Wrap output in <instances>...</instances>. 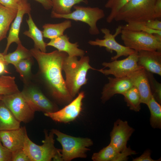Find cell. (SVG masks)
<instances>
[{"instance_id": "cell-32", "label": "cell", "mask_w": 161, "mask_h": 161, "mask_svg": "<svg viewBox=\"0 0 161 161\" xmlns=\"http://www.w3.org/2000/svg\"><path fill=\"white\" fill-rule=\"evenodd\" d=\"M146 72L152 95L155 100L161 104V84L156 80L153 73L147 71Z\"/></svg>"}, {"instance_id": "cell-10", "label": "cell", "mask_w": 161, "mask_h": 161, "mask_svg": "<svg viewBox=\"0 0 161 161\" xmlns=\"http://www.w3.org/2000/svg\"><path fill=\"white\" fill-rule=\"evenodd\" d=\"M122 30L121 25H119L117 28L115 33L112 34L109 29L102 28L100 31L104 35L103 39L97 38L95 40H90L88 43L91 45L105 47L110 52L115 51L116 54L111 58V61L117 60L122 56L127 57L135 51L120 44L116 41V37L120 34Z\"/></svg>"}, {"instance_id": "cell-21", "label": "cell", "mask_w": 161, "mask_h": 161, "mask_svg": "<svg viewBox=\"0 0 161 161\" xmlns=\"http://www.w3.org/2000/svg\"><path fill=\"white\" fill-rule=\"evenodd\" d=\"M20 122L14 116L3 102L0 100V131L19 128Z\"/></svg>"}, {"instance_id": "cell-7", "label": "cell", "mask_w": 161, "mask_h": 161, "mask_svg": "<svg viewBox=\"0 0 161 161\" xmlns=\"http://www.w3.org/2000/svg\"><path fill=\"white\" fill-rule=\"evenodd\" d=\"M44 139L41 145L36 144L26 135L23 149L31 161H50L61 149L55 146L54 134L51 130L44 131Z\"/></svg>"}, {"instance_id": "cell-43", "label": "cell", "mask_w": 161, "mask_h": 161, "mask_svg": "<svg viewBox=\"0 0 161 161\" xmlns=\"http://www.w3.org/2000/svg\"><path fill=\"white\" fill-rule=\"evenodd\" d=\"M2 97L3 96H0V100H2Z\"/></svg>"}, {"instance_id": "cell-4", "label": "cell", "mask_w": 161, "mask_h": 161, "mask_svg": "<svg viewBox=\"0 0 161 161\" xmlns=\"http://www.w3.org/2000/svg\"><path fill=\"white\" fill-rule=\"evenodd\" d=\"M62 146L61 154L63 160L70 161L78 158H86L89 147L93 145L88 138L75 137L63 133L55 129L51 130Z\"/></svg>"}, {"instance_id": "cell-33", "label": "cell", "mask_w": 161, "mask_h": 161, "mask_svg": "<svg viewBox=\"0 0 161 161\" xmlns=\"http://www.w3.org/2000/svg\"><path fill=\"white\" fill-rule=\"evenodd\" d=\"M32 64L31 58H30L20 61L15 65L14 66L20 76L24 78L30 75Z\"/></svg>"}, {"instance_id": "cell-24", "label": "cell", "mask_w": 161, "mask_h": 161, "mask_svg": "<svg viewBox=\"0 0 161 161\" xmlns=\"http://www.w3.org/2000/svg\"><path fill=\"white\" fill-rule=\"evenodd\" d=\"M32 57L30 50L24 47L21 43L17 44V47L14 51L4 55V58L7 65L11 64L14 66L20 61L31 58Z\"/></svg>"}, {"instance_id": "cell-23", "label": "cell", "mask_w": 161, "mask_h": 161, "mask_svg": "<svg viewBox=\"0 0 161 161\" xmlns=\"http://www.w3.org/2000/svg\"><path fill=\"white\" fill-rule=\"evenodd\" d=\"M72 26V22L69 19L58 24H45L42 26L43 36L50 39L56 38L63 35L65 31Z\"/></svg>"}, {"instance_id": "cell-40", "label": "cell", "mask_w": 161, "mask_h": 161, "mask_svg": "<svg viewBox=\"0 0 161 161\" xmlns=\"http://www.w3.org/2000/svg\"><path fill=\"white\" fill-rule=\"evenodd\" d=\"M41 4L46 10L52 9V4L51 0H34Z\"/></svg>"}, {"instance_id": "cell-12", "label": "cell", "mask_w": 161, "mask_h": 161, "mask_svg": "<svg viewBox=\"0 0 161 161\" xmlns=\"http://www.w3.org/2000/svg\"><path fill=\"white\" fill-rule=\"evenodd\" d=\"M32 108L35 112H52L58 110L57 106L40 90L34 87L26 88L21 92Z\"/></svg>"}, {"instance_id": "cell-28", "label": "cell", "mask_w": 161, "mask_h": 161, "mask_svg": "<svg viewBox=\"0 0 161 161\" xmlns=\"http://www.w3.org/2000/svg\"><path fill=\"white\" fill-rule=\"evenodd\" d=\"M119 152L109 143L98 152L94 153L92 159L94 161H116Z\"/></svg>"}, {"instance_id": "cell-34", "label": "cell", "mask_w": 161, "mask_h": 161, "mask_svg": "<svg viewBox=\"0 0 161 161\" xmlns=\"http://www.w3.org/2000/svg\"><path fill=\"white\" fill-rule=\"evenodd\" d=\"M12 152L4 146L0 140V161H12Z\"/></svg>"}, {"instance_id": "cell-42", "label": "cell", "mask_w": 161, "mask_h": 161, "mask_svg": "<svg viewBox=\"0 0 161 161\" xmlns=\"http://www.w3.org/2000/svg\"><path fill=\"white\" fill-rule=\"evenodd\" d=\"M4 55L3 53H0V61H3L5 63L4 58Z\"/></svg>"}, {"instance_id": "cell-16", "label": "cell", "mask_w": 161, "mask_h": 161, "mask_svg": "<svg viewBox=\"0 0 161 161\" xmlns=\"http://www.w3.org/2000/svg\"><path fill=\"white\" fill-rule=\"evenodd\" d=\"M27 134L26 127L0 131V140L3 145L12 152L23 148Z\"/></svg>"}, {"instance_id": "cell-29", "label": "cell", "mask_w": 161, "mask_h": 161, "mask_svg": "<svg viewBox=\"0 0 161 161\" xmlns=\"http://www.w3.org/2000/svg\"><path fill=\"white\" fill-rule=\"evenodd\" d=\"M15 78L10 76H0V96L12 94L18 92Z\"/></svg>"}, {"instance_id": "cell-15", "label": "cell", "mask_w": 161, "mask_h": 161, "mask_svg": "<svg viewBox=\"0 0 161 161\" xmlns=\"http://www.w3.org/2000/svg\"><path fill=\"white\" fill-rule=\"evenodd\" d=\"M109 82L103 86L101 93L102 102L105 103L116 94L122 95L132 87L129 78L127 76L121 78L108 77Z\"/></svg>"}, {"instance_id": "cell-26", "label": "cell", "mask_w": 161, "mask_h": 161, "mask_svg": "<svg viewBox=\"0 0 161 161\" xmlns=\"http://www.w3.org/2000/svg\"><path fill=\"white\" fill-rule=\"evenodd\" d=\"M52 7V11L58 14L66 15L71 13L72 7L76 4L83 2L87 4L86 0H51Z\"/></svg>"}, {"instance_id": "cell-19", "label": "cell", "mask_w": 161, "mask_h": 161, "mask_svg": "<svg viewBox=\"0 0 161 161\" xmlns=\"http://www.w3.org/2000/svg\"><path fill=\"white\" fill-rule=\"evenodd\" d=\"M69 37L66 34L50 39L47 43V46L53 47L59 52H64L69 56L82 57L84 56L85 51L78 48V42L72 43L69 41Z\"/></svg>"}, {"instance_id": "cell-3", "label": "cell", "mask_w": 161, "mask_h": 161, "mask_svg": "<svg viewBox=\"0 0 161 161\" xmlns=\"http://www.w3.org/2000/svg\"><path fill=\"white\" fill-rule=\"evenodd\" d=\"M156 0H131L120 10L114 20L129 23L155 19L154 8Z\"/></svg>"}, {"instance_id": "cell-20", "label": "cell", "mask_w": 161, "mask_h": 161, "mask_svg": "<svg viewBox=\"0 0 161 161\" xmlns=\"http://www.w3.org/2000/svg\"><path fill=\"white\" fill-rule=\"evenodd\" d=\"M26 20L29 29L24 32L23 34L31 38L34 43V48L43 52H46L47 43L44 41L42 31L39 30L34 22L30 13L28 14Z\"/></svg>"}, {"instance_id": "cell-35", "label": "cell", "mask_w": 161, "mask_h": 161, "mask_svg": "<svg viewBox=\"0 0 161 161\" xmlns=\"http://www.w3.org/2000/svg\"><path fill=\"white\" fill-rule=\"evenodd\" d=\"M12 161H31L23 148L12 152Z\"/></svg>"}, {"instance_id": "cell-27", "label": "cell", "mask_w": 161, "mask_h": 161, "mask_svg": "<svg viewBox=\"0 0 161 161\" xmlns=\"http://www.w3.org/2000/svg\"><path fill=\"white\" fill-rule=\"evenodd\" d=\"M130 109L136 112L141 109L140 96L137 89L133 86L122 94Z\"/></svg>"}, {"instance_id": "cell-41", "label": "cell", "mask_w": 161, "mask_h": 161, "mask_svg": "<svg viewBox=\"0 0 161 161\" xmlns=\"http://www.w3.org/2000/svg\"><path fill=\"white\" fill-rule=\"evenodd\" d=\"M6 65L4 62L0 61V75L9 73L6 67Z\"/></svg>"}, {"instance_id": "cell-11", "label": "cell", "mask_w": 161, "mask_h": 161, "mask_svg": "<svg viewBox=\"0 0 161 161\" xmlns=\"http://www.w3.org/2000/svg\"><path fill=\"white\" fill-rule=\"evenodd\" d=\"M84 93L81 92L74 100L62 109L52 112L44 113V115L53 121L66 123L75 120L82 110V101Z\"/></svg>"}, {"instance_id": "cell-18", "label": "cell", "mask_w": 161, "mask_h": 161, "mask_svg": "<svg viewBox=\"0 0 161 161\" xmlns=\"http://www.w3.org/2000/svg\"><path fill=\"white\" fill-rule=\"evenodd\" d=\"M137 64L147 71L161 76V51L141 50L138 52Z\"/></svg>"}, {"instance_id": "cell-36", "label": "cell", "mask_w": 161, "mask_h": 161, "mask_svg": "<svg viewBox=\"0 0 161 161\" xmlns=\"http://www.w3.org/2000/svg\"><path fill=\"white\" fill-rule=\"evenodd\" d=\"M145 24L150 29L161 31V21L157 19L148 20L145 22Z\"/></svg>"}, {"instance_id": "cell-38", "label": "cell", "mask_w": 161, "mask_h": 161, "mask_svg": "<svg viewBox=\"0 0 161 161\" xmlns=\"http://www.w3.org/2000/svg\"><path fill=\"white\" fill-rule=\"evenodd\" d=\"M20 0H0V4L10 8L18 9Z\"/></svg>"}, {"instance_id": "cell-6", "label": "cell", "mask_w": 161, "mask_h": 161, "mask_svg": "<svg viewBox=\"0 0 161 161\" xmlns=\"http://www.w3.org/2000/svg\"><path fill=\"white\" fill-rule=\"evenodd\" d=\"M73 7L75 10L66 15L58 14L52 11L51 17L82 21L89 26V32L91 35H97L99 34L100 32L97 23L105 17L103 10L98 7H86L76 5Z\"/></svg>"}, {"instance_id": "cell-39", "label": "cell", "mask_w": 161, "mask_h": 161, "mask_svg": "<svg viewBox=\"0 0 161 161\" xmlns=\"http://www.w3.org/2000/svg\"><path fill=\"white\" fill-rule=\"evenodd\" d=\"M154 10L156 19L161 18V0H157L155 4Z\"/></svg>"}, {"instance_id": "cell-25", "label": "cell", "mask_w": 161, "mask_h": 161, "mask_svg": "<svg viewBox=\"0 0 161 161\" xmlns=\"http://www.w3.org/2000/svg\"><path fill=\"white\" fill-rule=\"evenodd\" d=\"M146 105L150 113V124L154 129L161 128V106L154 99L153 95Z\"/></svg>"}, {"instance_id": "cell-2", "label": "cell", "mask_w": 161, "mask_h": 161, "mask_svg": "<svg viewBox=\"0 0 161 161\" xmlns=\"http://www.w3.org/2000/svg\"><path fill=\"white\" fill-rule=\"evenodd\" d=\"M79 60L77 57L67 55L63 64L62 70L65 75L67 89L73 98L79 93L81 87L87 83L86 76L89 69L96 70L89 64V58L83 56Z\"/></svg>"}, {"instance_id": "cell-17", "label": "cell", "mask_w": 161, "mask_h": 161, "mask_svg": "<svg viewBox=\"0 0 161 161\" xmlns=\"http://www.w3.org/2000/svg\"><path fill=\"white\" fill-rule=\"evenodd\" d=\"M127 77L130 79L133 86L138 90L141 103L146 104L152 94L146 70L141 68L131 73Z\"/></svg>"}, {"instance_id": "cell-30", "label": "cell", "mask_w": 161, "mask_h": 161, "mask_svg": "<svg viewBox=\"0 0 161 161\" xmlns=\"http://www.w3.org/2000/svg\"><path fill=\"white\" fill-rule=\"evenodd\" d=\"M131 0H108L106 3V8L110 9V12L106 18L107 23H110L114 20L120 10Z\"/></svg>"}, {"instance_id": "cell-22", "label": "cell", "mask_w": 161, "mask_h": 161, "mask_svg": "<svg viewBox=\"0 0 161 161\" xmlns=\"http://www.w3.org/2000/svg\"><path fill=\"white\" fill-rule=\"evenodd\" d=\"M18 9L7 8L0 4V41L6 37L10 26L16 16Z\"/></svg>"}, {"instance_id": "cell-9", "label": "cell", "mask_w": 161, "mask_h": 161, "mask_svg": "<svg viewBox=\"0 0 161 161\" xmlns=\"http://www.w3.org/2000/svg\"><path fill=\"white\" fill-rule=\"evenodd\" d=\"M137 61L138 52L135 51L123 59L103 62L102 65L103 68L97 70L105 75H112L118 78L126 77L131 73L142 67L138 65Z\"/></svg>"}, {"instance_id": "cell-31", "label": "cell", "mask_w": 161, "mask_h": 161, "mask_svg": "<svg viewBox=\"0 0 161 161\" xmlns=\"http://www.w3.org/2000/svg\"><path fill=\"white\" fill-rule=\"evenodd\" d=\"M122 29L132 31H143L150 34L161 35V31L150 29L146 26L144 22H132L121 25Z\"/></svg>"}, {"instance_id": "cell-14", "label": "cell", "mask_w": 161, "mask_h": 161, "mask_svg": "<svg viewBox=\"0 0 161 161\" xmlns=\"http://www.w3.org/2000/svg\"><path fill=\"white\" fill-rule=\"evenodd\" d=\"M31 10L30 4L27 0H20L16 16L11 25L7 38V45L3 53L4 55L7 54L9 47L12 43L18 44L21 43L19 35L23 16L25 14L30 13Z\"/></svg>"}, {"instance_id": "cell-5", "label": "cell", "mask_w": 161, "mask_h": 161, "mask_svg": "<svg viewBox=\"0 0 161 161\" xmlns=\"http://www.w3.org/2000/svg\"><path fill=\"white\" fill-rule=\"evenodd\" d=\"M120 34L125 46L136 51L161 50V35L122 29Z\"/></svg>"}, {"instance_id": "cell-1", "label": "cell", "mask_w": 161, "mask_h": 161, "mask_svg": "<svg viewBox=\"0 0 161 161\" xmlns=\"http://www.w3.org/2000/svg\"><path fill=\"white\" fill-rule=\"evenodd\" d=\"M38 63L39 73L52 97L63 104H68L73 99L66 88L62 74L64 61L66 53L55 50L49 53L33 48L30 50Z\"/></svg>"}, {"instance_id": "cell-37", "label": "cell", "mask_w": 161, "mask_h": 161, "mask_svg": "<svg viewBox=\"0 0 161 161\" xmlns=\"http://www.w3.org/2000/svg\"><path fill=\"white\" fill-rule=\"evenodd\" d=\"M151 152L150 150H148L145 151L140 157L133 159V161H158L160 160V159L156 160L153 159L151 157Z\"/></svg>"}, {"instance_id": "cell-13", "label": "cell", "mask_w": 161, "mask_h": 161, "mask_svg": "<svg viewBox=\"0 0 161 161\" xmlns=\"http://www.w3.org/2000/svg\"><path fill=\"white\" fill-rule=\"evenodd\" d=\"M134 131L127 121L117 120L110 133V144L118 152L122 151L127 147V142Z\"/></svg>"}, {"instance_id": "cell-8", "label": "cell", "mask_w": 161, "mask_h": 161, "mask_svg": "<svg viewBox=\"0 0 161 161\" xmlns=\"http://www.w3.org/2000/svg\"><path fill=\"white\" fill-rule=\"evenodd\" d=\"M1 100L20 122L27 123L33 119L35 112L19 91L3 96Z\"/></svg>"}]
</instances>
